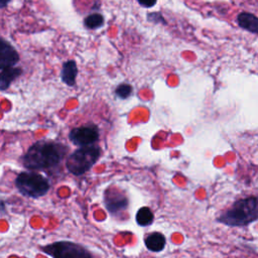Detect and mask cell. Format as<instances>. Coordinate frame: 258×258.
<instances>
[{"label":"cell","instance_id":"e0dca14e","mask_svg":"<svg viewBox=\"0 0 258 258\" xmlns=\"http://www.w3.org/2000/svg\"><path fill=\"white\" fill-rule=\"evenodd\" d=\"M10 0H0V6L3 8V7H5L7 4H8V2H9Z\"/></svg>","mask_w":258,"mask_h":258},{"label":"cell","instance_id":"9c48e42d","mask_svg":"<svg viewBox=\"0 0 258 258\" xmlns=\"http://www.w3.org/2000/svg\"><path fill=\"white\" fill-rule=\"evenodd\" d=\"M239 26L251 33L258 35V17L250 12H241L237 16Z\"/></svg>","mask_w":258,"mask_h":258},{"label":"cell","instance_id":"4fadbf2b","mask_svg":"<svg viewBox=\"0 0 258 258\" xmlns=\"http://www.w3.org/2000/svg\"><path fill=\"white\" fill-rule=\"evenodd\" d=\"M136 222L139 226H148L153 222V214L147 207H142L136 213Z\"/></svg>","mask_w":258,"mask_h":258},{"label":"cell","instance_id":"52a82bcc","mask_svg":"<svg viewBox=\"0 0 258 258\" xmlns=\"http://www.w3.org/2000/svg\"><path fill=\"white\" fill-rule=\"evenodd\" d=\"M104 204L106 209L114 215L125 211L128 207L127 197L118 189L108 188L104 195Z\"/></svg>","mask_w":258,"mask_h":258},{"label":"cell","instance_id":"5bb4252c","mask_svg":"<svg viewBox=\"0 0 258 258\" xmlns=\"http://www.w3.org/2000/svg\"><path fill=\"white\" fill-rule=\"evenodd\" d=\"M84 24L87 28H90V29L101 27L104 24V17L99 13L90 14L85 18Z\"/></svg>","mask_w":258,"mask_h":258},{"label":"cell","instance_id":"2e32d148","mask_svg":"<svg viewBox=\"0 0 258 258\" xmlns=\"http://www.w3.org/2000/svg\"><path fill=\"white\" fill-rule=\"evenodd\" d=\"M157 0H138L139 4L143 7H146V8H149V7H152L155 5Z\"/></svg>","mask_w":258,"mask_h":258},{"label":"cell","instance_id":"3957f363","mask_svg":"<svg viewBox=\"0 0 258 258\" xmlns=\"http://www.w3.org/2000/svg\"><path fill=\"white\" fill-rule=\"evenodd\" d=\"M100 155L101 149L99 146L89 145L80 147L69 155L66 161V167L75 175L84 174L92 168Z\"/></svg>","mask_w":258,"mask_h":258},{"label":"cell","instance_id":"7c38bea8","mask_svg":"<svg viewBox=\"0 0 258 258\" xmlns=\"http://www.w3.org/2000/svg\"><path fill=\"white\" fill-rule=\"evenodd\" d=\"M22 71L20 68H6L2 69L0 72V89L2 91L6 90L12 81H14L17 77L21 75Z\"/></svg>","mask_w":258,"mask_h":258},{"label":"cell","instance_id":"277c9868","mask_svg":"<svg viewBox=\"0 0 258 258\" xmlns=\"http://www.w3.org/2000/svg\"><path fill=\"white\" fill-rule=\"evenodd\" d=\"M15 185L23 196L34 199L44 196L49 189L48 180L33 171L19 173L15 179Z\"/></svg>","mask_w":258,"mask_h":258},{"label":"cell","instance_id":"8fae6325","mask_svg":"<svg viewBox=\"0 0 258 258\" xmlns=\"http://www.w3.org/2000/svg\"><path fill=\"white\" fill-rule=\"evenodd\" d=\"M145 246L148 250L153 252H159L165 247V237L158 232L150 233L144 239Z\"/></svg>","mask_w":258,"mask_h":258},{"label":"cell","instance_id":"9a60e30c","mask_svg":"<svg viewBox=\"0 0 258 258\" xmlns=\"http://www.w3.org/2000/svg\"><path fill=\"white\" fill-rule=\"evenodd\" d=\"M132 91H133V88L131 85L129 84H121L119 85L116 90H115V93L116 95L121 98V99H126L128 98L129 96H131L132 94Z\"/></svg>","mask_w":258,"mask_h":258},{"label":"cell","instance_id":"6da1fadb","mask_svg":"<svg viewBox=\"0 0 258 258\" xmlns=\"http://www.w3.org/2000/svg\"><path fill=\"white\" fill-rule=\"evenodd\" d=\"M68 147L54 141L39 140L33 143L22 156V164L28 169H45L59 164Z\"/></svg>","mask_w":258,"mask_h":258},{"label":"cell","instance_id":"8992f818","mask_svg":"<svg viewBox=\"0 0 258 258\" xmlns=\"http://www.w3.org/2000/svg\"><path fill=\"white\" fill-rule=\"evenodd\" d=\"M99 128L93 123L73 128L69 134L70 140L80 147L92 145L99 139Z\"/></svg>","mask_w":258,"mask_h":258},{"label":"cell","instance_id":"ba28073f","mask_svg":"<svg viewBox=\"0 0 258 258\" xmlns=\"http://www.w3.org/2000/svg\"><path fill=\"white\" fill-rule=\"evenodd\" d=\"M19 60L18 52L3 38L0 40V70L11 68Z\"/></svg>","mask_w":258,"mask_h":258},{"label":"cell","instance_id":"5b68a950","mask_svg":"<svg viewBox=\"0 0 258 258\" xmlns=\"http://www.w3.org/2000/svg\"><path fill=\"white\" fill-rule=\"evenodd\" d=\"M41 251L52 258H94L87 248L70 241L54 242L41 247Z\"/></svg>","mask_w":258,"mask_h":258},{"label":"cell","instance_id":"7a4b0ae2","mask_svg":"<svg viewBox=\"0 0 258 258\" xmlns=\"http://www.w3.org/2000/svg\"><path fill=\"white\" fill-rule=\"evenodd\" d=\"M258 220V196L236 201L231 208L223 212L217 221L230 227H244Z\"/></svg>","mask_w":258,"mask_h":258},{"label":"cell","instance_id":"30bf717a","mask_svg":"<svg viewBox=\"0 0 258 258\" xmlns=\"http://www.w3.org/2000/svg\"><path fill=\"white\" fill-rule=\"evenodd\" d=\"M77 75H78V68L74 59H70L63 62L61 73H60L61 81L63 83H66L68 86H75Z\"/></svg>","mask_w":258,"mask_h":258}]
</instances>
